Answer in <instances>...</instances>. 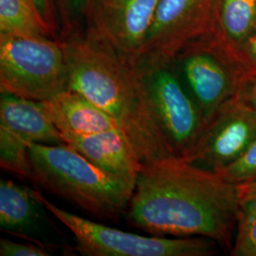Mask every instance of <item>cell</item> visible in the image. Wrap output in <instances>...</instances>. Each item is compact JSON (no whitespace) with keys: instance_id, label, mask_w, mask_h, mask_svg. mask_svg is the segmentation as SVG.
<instances>
[{"instance_id":"obj_6","label":"cell","mask_w":256,"mask_h":256,"mask_svg":"<svg viewBox=\"0 0 256 256\" xmlns=\"http://www.w3.org/2000/svg\"><path fill=\"white\" fill-rule=\"evenodd\" d=\"M173 61L206 122L238 98L248 77L238 58L212 34L183 48Z\"/></svg>"},{"instance_id":"obj_8","label":"cell","mask_w":256,"mask_h":256,"mask_svg":"<svg viewBox=\"0 0 256 256\" xmlns=\"http://www.w3.org/2000/svg\"><path fill=\"white\" fill-rule=\"evenodd\" d=\"M214 0H160L136 66L173 62L194 41L212 32Z\"/></svg>"},{"instance_id":"obj_13","label":"cell","mask_w":256,"mask_h":256,"mask_svg":"<svg viewBox=\"0 0 256 256\" xmlns=\"http://www.w3.org/2000/svg\"><path fill=\"white\" fill-rule=\"evenodd\" d=\"M46 113L61 134H93L119 128L115 120L77 92L66 90L44 102Z\"/></svg>"},{"instance_id":"obj_20","label":"cell","mask_w":256,"mask_h":256,"mask_svg":"<svg viewBox=\"0 0 256 256\" xmlns=\"http://www.w3.org/2000/svg\"><path fill=\"white\" fill-rule=\"evenodd\" d=\"M236 57L248 75L256 74V30L238 48Z\"/></svg>"},{"instance_id":"obj_19","label":"cell","mask_w":256,"mask_h":256,"mask_svg":"<svg viewBox=\"0 0 256 256\" xmlns=\"http://www.w3.org/2000/svg\"><path fill=\"white\" fill-rule=\"evenodd\" d=\"M1 256H48L50 252L34 243H21L7 238L0 239Z\"/></svg>"},{"instance_id":"obj_7","label":"cell","mask_w":256,"mask_h":256,"mask_svg":"<svg viewBox=\"0 0 256 256\" xmlns=\"http://www.w3.org/2000/svg\"><path fill=\"white\" fill-rule=\"evenodd\" d=\"M160 128L174 156L184 158L194 146L206 120L170 63L138 68Z\"/></svg>"},{"instance_id":"obj_15","label":"cell","mask_w":256,"mask_h":256,"mask_svg":"<svg viewBox=\"0 0 256 256\" xmlns=\"http://www.w3.org/2000/svg\"><path fill=\"white\" fill-rule=\"evenodd\" d=\"M39 202L32 190L18 183L1 178L0 180V228L12 234H27L38 218Z\"/></svg>"},{"instance_id":"obj_4","label":"cell","mask_w":256,"mask_h":256,"mask_svg":"<svg viewBox=\"0 0 256 256\" xmlns=\"http://www.w3.org/2000/svg\"><path fill=\"white\" fill-rule=\"evenodd\" d=\"M68 86L66 41L0 36V92L46 102L66 90Z\"/></svg>"},{"instance_id":"obj_9","label":"cell","mask_w":256,"mask_h":256,"mask_svg":"<svg viewBox=\"0 0 256 256\" xmlns=\"http://www.w3.org/2000/svg\"><path fill=\"white\" fill-rule=\"evenodd\" d=\"M160 0H90L86 36L136 66Z\"/></svg>"},{"instance_id":"obj_17","label":"cell","mask_w":256,"mask_h":256,"mask_svg":"<svg viewBox=\"0 0 256 256\" xmlns=\"http://www.w3.org/2000/svg\"><path fill=\"white\" fill-rule=\"evenodd\" d=\"M236 185V234L230 256H256V180Z\"/></svg>"},{"instance_id":"obj_3","label":"cell","mask_w":256,"mask_h":256,"mask_svg":"<svg viewBox=\"0 0 256 256\" xmlns=\"http://www.w3.org/2000/svg\"><path fill=\"white\" fill-rule=\"evenodd\" d=\"M32 180L50 192L101 218L128 209L134 186L108 174L68 144L32 142Z\"/></svg>"},{"instance_id":"obj_23","label":"cell","mask_w":256,"mask_h":256,"mask_svg":"<svg viewBox=\"0 0 256 256\" xmlns=\"http://www.w3.org/2000/svg\"><path fill=\"white\" fill-rule=\"evenodd\" d=\"M38 12L42 16V18L46 23L56 30L55 28L54 14V7L52 4V0H32Z\"/></svg>"},{"instance_id":"obj_14","label":"cell","mask_w":256,"mask_h":256,"mask_svg":"<svg viewBox=\"0 0 256 256\" xmlns=\"http://www.w3.org/2000/svg\"><path fill=\"white\" fill-rule=\"evenodd\" d=\"M256 30V0H214L212 34L236 56Z\"/></svg>"},{"instance_id":"obj_1","label":"cell","mask_w":256,"mask_h":256,"mask_svg":"<svg viewBox=\"0 0 256 256\" xmlns=\"http://www.w3.org/2000/svg\"><path fill=\"white\" fill-rule=\"evenodd\" d=\"M236 207V184L171 156L142 164L126 210L152 236L210 238L230 252Z\"/></svg>"},{"instance_id":"obj_16","label":"cell","mask_w":256,"mask_h":256,"mask_svg":"<svg viewBox=\"0 0 256 256\" xmlns=\"http://www.w3.org/2000/svg\"><path fill=\"white\" fill-rule=\"evenodd\" d=\"M32 0H0V36L55 38Z\"/></svg>"},{"instance_id":"obj_10","label":"cell","mask_w":256,"mask_h":256,"mask_svg":"<svg viewBox=\"0 0 256 256\" xmlns=\"http://www.w3.org/2000/svg\"><path fill=\"white\" fill-rule=\"evenodd\" d=\"M256 138V113L236 98L212 115L182 158L216 173L243 155Z\"/></svg>"},{"instance_id":"obj_5","label":"cell","mask_w":256,"mask_h":256,"mask_svg":"<svg viewBox=\"0 0 256 256\" xmlns=\"http://www.w3.org/2000/svg\"><path fill=\"white\" fill-rule=\"evenodd\" d=\"M32 194L40 205L68 230L76 250L86 256H210L218 254V243L210 238L144 236L86 220L56 206L38 191Z\"/></svg>"},{"instance_id":"obj_21","label":"cell","mask_w":256,"mask_h":256,"mask_svg":"<svg viewBox=\"0 0 256 256\" xmlns=\"http://www.w3.org/2000/svg\"><path fill=\"white\" fill-rule=\"evenodd\" d=\"M90 0H59L64 20H74L86 16Z\"/></svg>"},{"instance_id":"obj_22","label":"cell","mask_w":256,"mask_h":256,"mask_svg":"<svg viewBox=\"0 0 256 256\" xmlns=\"http://www.w3.org/2000/svg\"><path fill=\"white\" fill-rule=\"evenodd\" d=\"M238 98L256 113V74L248 75Z\"/></svg>"},{"instance_id":"obj_11","label":"cell","mask_w":256,"mask_h":256,"mask_svg":"<svg viewBox=\"0 0 256 256\" xmlns=\"http://www.w3.org/2000/svg\"><path fill=\"white\" fill-rule=\"evenodd\" d=\"M68 144L88 160L120 180L135 187L142 162L126 134L112 129L93 134H62Z\"/></svg>"},{"instance_id":"obj_2","label":"cell","mask_w":256,"mask_h":256,"mask_svg":"<svg viewBox=\"0 0 256 256\" xmlns=\"http://www.w3.org/2000/svg\"><path fill=\"white\" fill-rule=\"evenodd\" d=\"M66 42L68 90L81 94L115 120L142 164L174 156L137 66L88 36Z\"/></svg>"},{"instance_id":"obj_18","label":"cell","mask_w":256,"mask_h":256,"mask_svg":"<svg viewBox=\"0 0 256 256\" xmlns=\"http://www.w3.org/2000/svg\"><path fill=\"white\" fill-rule=\"evenodd\" d=\"M216 173L234 184L256 180V138L234 162Z\"/></svg>"},{"instance_id":"obj_12","label":"cell","mask_w":256,"mask_h":256,"mask_svg":"<svg viewBox=\"0 0 256 256\" xmlns=\"http://www.w3.org/2000/svg\"><path fill=\"white\" fill-rule=\"evenodd\" d=\"M0 138L24 148L32 142L64 144L61 132L46 113L44 102L5 92L0 95Z\"/></svg>"}]
</instances>
